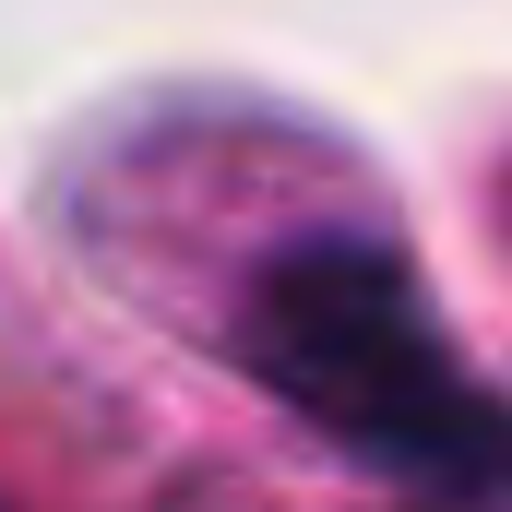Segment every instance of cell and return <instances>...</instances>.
Wrapping results in <instances>:
<instances>
[{
    "label": "cell",
    "instance_id": "obj_1",
    "mask_svg": "<svg viewBox=\"0 0 512 512\" xmlns=\"http://www.w3.org/2000/svg\"><path fill=\"white\" fill-rule=\"evenodd\" d=\"M239 358L322 441H346L358 465H382L405 489H441V501L512 489V417L453 370L405 251H382V239L274 251L239 298Z\"/></svg>",
    "mask_w": 512,
    "mask_h": 512
}]
</instances>
